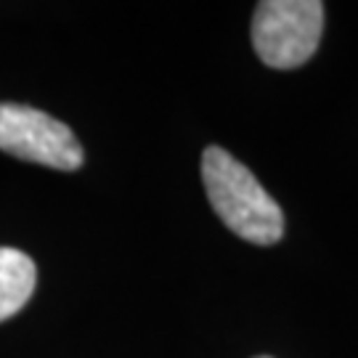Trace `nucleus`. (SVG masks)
Listing matches in <instances>:
<instances>
[{"mask_svg":"<svg viewBox=\"0 0 358 358\" xmlns=\"http://www.w3.org/2000/svg\"><path fill=\"white\" fill-rule=\"evenodd\" d=\"M202 183L223 226L244 242L268 247L284 236L282 207L247 167L220 146L202 154Z\"/></svg>","mask_w":358,"mask_h":358,"instance_id":"obj_1","label":"nucleus"},{"mask_svg":"<svg viewBox=\"0 0 358 358\" xmlns=\"http://www.w3.org/2000/svg\"><path fill=\"white\" fill-rule=\"evenodd\" d=\"M324 29L319 0H263L252 16V45L263 64L294 69L316 53Z\"/></svg>","mask_w":358,"mask_h":358,"instance_id":"obj_2","label":"nucleus"},{"mask_svg":"<svg viewBox=\"0 0 358 358\" xmlns=\"http://www.w3.org/2000/svg\"><path fill=\"white\" fill-rule=\"evenodd\" d=\"M0 149L53 170H77L85 159L69 125L24 103H0Z\"/></svg>","mask_w":358,"mask_h":358,"instance_id":"obj_3","label":"nucleus"},{"mask_svg":"<svg viewBox=\"0 0 358 358\" xmlns=\"http://www.w3.org/2000/svg\"><path fill=\"white\" fill-rule=\"evenodd\" d=\"M35 284L38 268L32 257L13 247H0V321L11 319L27 306Z\"/></svg>","mask_w":358,"mask_h":358,"instance_id":"obj_4","label":"nucleus"},{"mask_svg":"<svg viewBox=\"0 0 358 358\" xmlns=\"http://www.w3.org/2000/svg\"><path fill=\"white\" fill-rule=\"evenodd\" d=\"M260 358H268V356H260Z\"/></svg>","mask_w":358,"mask_h":358,"instance_id":"obj_5","label":"nucleus"}]
</instances>
